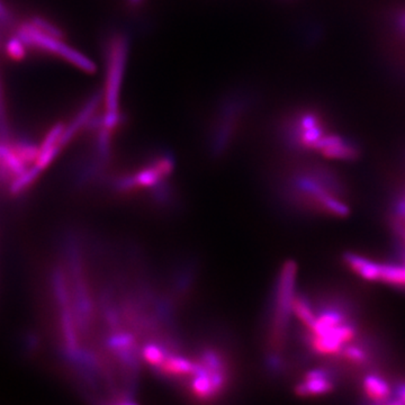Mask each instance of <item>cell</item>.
<instances>
[{
  "label": "cell",
  "instance_id": "3957f363",
  "mask_svg": "<svg viewBox=\"0 0 405 405\" xmlns=\"http://www.w3.org/2000/svg\"><path fill=\"white\" fill-rule=\"evenodd\" d=\"M315 149L320 150L324 156L333 159H352L357 152L352 145H349L343 138L336 135H324L317 143Z\"/></svg>",
  "mask_w": 405,
  "mask_h": 405
},
{
  "label": "cell",
  "instance_id": "7c38bea8",
  "mask_svg": "<svg viewBox=\"0 0 405 405\" xmlns=\"http://www.w3.org/2000/svg\"><path fill=\"white\" fill-rule=\"evenodd\" d=\"M404 21H405V19H404Z\"/></svg>",
  "mask_w": 405,
  "mask_h": 405
},
{
  "label": "cell",
  "instance_id": "5b68a950",
  "mask_svg": "<svg viewBox=\"0 0 405 405\" xmlns=\"http://www.w3.org/2000/svg\"><path fill=\"white\" fill-rule=\"evenodd\" d=\"M352 269L358 273L363 278L368 280H380V265L375 264L373 261L355 255H348L345 257Z\"/></svg>",
  "mask_w": 405,
  "mask_h": 405
},
{
  "label": "cell",
  "instance_id": "8fae6325",
  "mask_svg": "<svg viewBox=\"0 0 405 405\" xmlns=\"http://www.w3.org/2000/svg\"><path fill=\"white\" fill-rule=\"evenodd\" d=\"M401 396H402L403 402H405V387H403L402 392H401Z\"/></svg>",
  "mask_w": 405,
  "mask_h": 405
},
{
  "label": "cell",
  "instance_id": "9c48e42d",
  "mask_svg": "<svg viewBox=\"0 0 405 405\" xmlns=\"http://www.w3.org/2000/svg\"><path fill=\"white\" fill-rule=\"evenodd\" d=\"M26 47H27L25 43L19 36L12 38L10 41L7 42V54L14 60H22L23 58L25 57Z\"/></svg>",
  "mask_w": 405,
  "mask_h": 405
},
{
  "label": "cell",
  "instance_id": "8992f818",
  "mask_svg": "<svg viewBox=\"0 0 405 405\" xmlns=\"http://www.w3.org/2000/svg\"><path fill=\"white\" fill-rule=\"evenodd\" d=\"M364 389L368 397L376 400V401L387 399L390 395L389 385L385 380H382L380 377L368 376L365 380Z\"/></svg>",
  "mask_w": 405,
  "mask_h": 405
},
{
  "label": "cell",
  "instance_id": "30bf717a",
  "mask_svg": "<svg viewBox=\"0 0 405 405\" xmlns=\"http://www.w3.org/2000/svg\"><path fill=\"white\" fill-rule=\"evenodd\" d=\"M345 356L349 360L359 361V363L366 358L364 352L357 347H350V348L345 349Z\"/></svg>",
  "mask_w": 405,
  "mask_h": 405
},
{
  "label": "cell",
  "instance_id": "52a82bcc",
  "mask_svg": "<svg viewBox=\"0 0 405 405\" xmlns=\"http://www.w3.org/2000/svg\"><path fill=\"white\" fill-rule=\"evenodd\" d=\"M380 280L395 285L405 286V267L380 266Z\"/></svg>",
  "mask_w": 405,
  "mask_h": 405
},
{
  "label": "cell",
  "instance_id": "ba28073f",
  "mask_svg": "<svg viewBox=\"0 0 405 405\" xmlns=\"http://www.w3.org/2000/svg\"><path fill=\"white\" fill-rule=\"evenodd\" d=\"M293 310H294V312L297 315V317H299V320H301L305 326H308V328H311L312 326H313L317 317H315V313L312 312L310 305H308L304 299H294V302H293Z\"/></svg>",
  "mask_w": 405,
  "mask_h": 405
},
{
  "label": "cell",
  "instance_id": "6da1fadb",
  "mask_svg": "<svg viewBox=\"0 0 405 405\" xmlns=\"http://www.w3.org/2000/svg\"><path fill=\"white\" fill-rule=\"evenodd\" d=\"M127 42L122 35L110 38L107 47V78L105 86V113L101 117V127L113 133L120 125V93L125 69Z\"/></svg>",
  "mask_w": 405,
  "mask_h": 405
},
{
  "label": "cell",
  "instance_id": "7a4b0ae2",
  "mask_svg": "<svg viewBox=\"0 0 405 405\" xmlns=\"http://www.w3.org/2000/svg\"><path fill=\"white\" fill-rule=\"evenodd\" d=\"M295 276L296 265L293 261L286 262L280 273L276 306L273 313L271 341H270L273 348H280L284 343L289 313L293 308V302H294L293 295H294Z\"/></svg>",
  "mask_w": 405,
  "mask_h": 405
},
{
  "label": "cell",
  "instance_id": "277c9868",
  "mask_svg": "<svg viewBox=\"0 0 405 405\" xmlns=\"http://www.w3.org/2000/svg\"><path fill=\"white\" fill-rule=\"evenodd\" d=\"M332 389L330 382L328 380L323 371H315L308 373L304 383L297 387L299 395H317L329 392Z\"/></svg>",
  "mask_w": 405,
  "mask_h": 405
}]
</instances>
